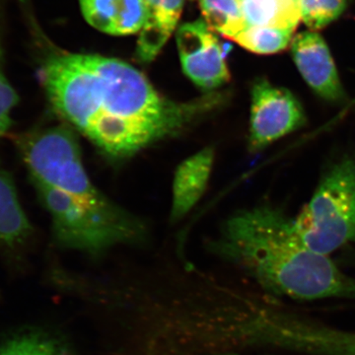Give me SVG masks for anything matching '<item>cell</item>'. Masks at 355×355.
<instances>
[{"instance_id":"cell-17","label":"cell","mask_w":355,"mask_h":355,"mask_svg":"<svg viewBox=\"0 0 355 355\" xmlns=\"http://www.w3.org/2000/svg\"><path fill=\"white\" fill-rule=\"evenodd\" d=\"M347 0H299L301 21L312 31L323 29L342 15Z\"/></svg>"},{"instance_id":"cell-20","label":"cell","mask_w":355,"mask_h":355,"mask_svg":"<svg viewBox=\"0 0 355 355\" xmlns=\"http://www.w3.org/2000/svg\"><path fill=\"white\" fill-rule=\"evenodd\" d=\"M282 1L294 2V3H299V0H282Z\"/></svg>"},{"instance_id":"cell-8","label":"cell","mask_w":355,"mask_h":355,"mask_svg":"<svg viewBox=\"0 0 355 355\" xmlns=\"http://www.w3.org/2000/svg\"><path fill=\"white\" fill-rule=\"evenodd\" d=\"M292 58L305 83L324 101L340 103L345 93L328 44L316 31L293 37Z\"/></svg>"},{"instance_id":"cell-11","label":"cell","mask_w":355,"mask_h":355,"mask_svg":"<svg viewBox=\"0 0 355 355\" xmlns=\"http://www.w3.org/2000/svg\"><path fill=\"white\" fill-rule=\"evenodd\" d=\"M147 18L137 41V58L148 64L157 57L176 29L184 0H146Z\"/></svg>"},{"instance_id":"cell-12","label":"cell","mask_w":355,"mask_h":355,"mask_svg":"<svg viewBox=\"0 0 355 355\" xmlns=\"http://www.w3.org/2000/svg\"><path fill=\"white\" fill-rule=\"evenodd\" d=\"M31 233V224L21 207L12 178L0 166V246L16 249Z\"/></svg>"},{"instance_id":"cell-7","label":"cell","mask_w":355,"mask_h":355,"mask_svg":"<svg viewBox=\"0 0 355 355\" xmlns=\"http://www.w3.org/2000/svg\"><path fill=\"white\" fill-rule=\"evenodd\" d=\"M177 44L184 73L198 87L211 92L230 81L223 48L207 23L198 20L180 27Z\"/></svg>"},{"instance_id":"cell-14","label":"cell","mask_w":355,"mask_h":355,"mask_svg":"<svg viewBox=\"0 0 355 355\" xmlns=\"http://www.w3.org/2000/svg\"><path fill=\"white\" fill-rule=\"evenodd\" d=\"M205 23L224 38L234 39L247 27L241 0H198Z\"/></svg>"},{"instance_id":"cell-19","label":"cell","mask_w":355,"mask_h":355,"mask_svg":"<svg viewBox=\"0 0 355 355\" xmlns=\"http://www.w3.org/2000/svg\"><path fill=\"white\" fill-rule=\"evenodd\" d=\"M216 355H241V354H232V352H225V354H219Z\"/></svg>"},{"instance_id":"cell-1","label":"cell","mask_w":355,"mask_h":355,"mask_svg":"<svg viewBox=\"0 0 355 355\" xmlns=\"http://www.w3.org/2000/svg\"><path fill=\"white\" fill-rule=\"evenodd\" d=\"M38 77L51 108L109 157H130L195 125L223 104L209 93L178 102L118 58L44 46Z\"/></svg>"},{"instance_id":"cell-2","label":"cell","mask_w":355,"mask_h":355,"mask_svg":"<svg viewBox=\"0 0 355 355\" xmlns=\"http://www.w3.org/2000/svg\"><path fill=\"white\" fill-rule=\"evenodd\" d=\"M15 144L40 200L50 212L58 245L95 256L144 238V224L92 183L69 125L23 133Z\"/></svg>"},{"instance_id":"cell-13","label":"cell","mask_w":355,"mask_h":355,"mask_svg":"<svg viewBox=\"0 0 355 355\" xmlns=\"http://www.w3.org/2000/svg\"><path fill=\"white\" fill-rule=\"evenodd\" d=\"M247 26H272L296 30L301 21L299 3L282 0H241Z\"/></svg>"},{"instance_id":"cell-18","label":"cell","mask_w":355,"mask_h":355,"mask_svg":"<svg viewBox=\"0 0 355 355\" xmlns=\"http://www.w3.org/2000/svg\"><path fill=\"white\" fill-rule=\"evenodd\" d=\"M2 0H0V20H1ZM1 27V26H0ZM3 49H2L1 30H0V139L11 127V113L18 104V95L9 83L4 71Z\"/></svg>"},{"instance_id":"cell-10","label":"cell","mask_w":355,"mask_h":355,"mask_svg":"<svg viewBox=\"0 0 355 355\" xmlns=\"http://www.w3.org/2000/svg\"><path fill=\"white\" fill-rule=\"evenodd\" d=\"M214 162V150L207 147L186 159L175 173L171 217L177 221L193 209L209 184Z\"/></svg>"},{"instance_id":"cell-6","label":"cell","mask_w":355,"mask_h":355,"mask_svg":"<svg viewBox=\"0 0 355 355\" xmlns=\"http://www.w3.org/2000/svg\"><path fill=\"white\" fill-rule=\"evenodd\" d=\"M307 118L302 104L288 89L259 79L251 91L249 149L256 153L302 128Z\"/></svg>"},{"instance_id":"cell-3","label":"cell","mask_w":355,"mask_h":355,"mask_svg":"<svg viewBox=\"0 0 355 355\" xmlns=\"http://www.w3.org/2000/svg\"><path fill=\"white\" fill-rule=\"evenodd\" d=\"M266 294L293 300H355V279L299 237L282 209L263 205L231 216L212 244Z\"/></svg>"},{"instance_id":"cell-9","label":"cell","mask_w":355,"mask_h":355,"mask_svg":"<svg viewBox=\"0 0 355 355\" xmlns=\"http://www.w3.org/2000/svg\"><path fill=\"white\" fill-rule=\"evenodd\" d=\"M86 21L103 33L125 36L141 31L147 18L146 0H79Z\"/></svg>"},{"instance_id":"cell-4","label":"cell","mask_w":355,"mask_h":355,"mask_svg":"<svg viewBox=\"0 0 355 355\" xmlns=\"http://www.w3.org/2000/svg\"><path fill=\"white\" fill-rule=\"evenodd\" d=\"M228 338L232 347L355 355V331L324 323L265 292L237 294L229 315Z\"/></svg>"},{"instance_id":"cell-5","label":"cell","mask_w":355,"mask_h":355,"mask_svg":"<svg viewBox=\"0 0 355 355\" xmlns=\"http://www.w3.org/2000/svg\"><path fill=\"white\" fill-rule=\"evenodd\" d=\"M306 246L330 256L355 242V160L343 159L326 173L293 220Z\"/></svg>"},{"instance_id":"cell-16","label":"cell","mask_w":355,"mask_h":355,"mask_svg":"<svg viewBox=\"0 0 355 355\" xmlns=\"http://www.w3.org/2000/svg\"><path fill=\"white\" fill-rule=\"evenodd\" d=\"M294 31L272 26H247L232 41L256 55H275L291 46Z\"/></svg>"},{"instance_id":"cell-15","label":"cell","mask_w":355,"mask_h":355,"mask_svg":"<svg viewBox=\"0 0 355 355\" xmlns=\"http://www.w3.org/2000/svg\"><path fill=\"white\" fill-rule=\"evenodd\" d=\"M0 355H71L62 340L40 331H23L0 342Z\"/></svg>"}]
</instances>
